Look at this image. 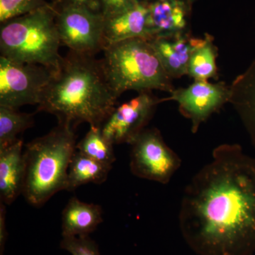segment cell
Segmentation results:
<instances>
[{
    "label": "cell",
    "instance_id": "1",
    "mask_svg": "<svg viewBox=\"0 0 255 255\" xmlns=\"http://www.w3.org/2000/svg\"><path fill=\"white\" fill-rule=\"evenodd\" d=\"M184 241L199 255L255 252V157L222 144L191 178L179 211Z\"/></svg>",
    "mask_w": 255,
    "mask_h": 255
},
{
    "label": "cell",
    "instance_id": "2",
    "mask_svg": "<svg viewBox=\"0 0 255 255\" xmlns=\"http://www.w3.org/2000/svg\"><path fill=\"white\" fill-rule=\"evenodd\" d=\"M100 60L69 51L55 73L38 112L53 114L58 124L102 127L117 107Z\"/></svg>",
    "mask_w": 255,
    "mask_h": 255
},
{
    "label": "cell",
    "instance_id": "3",
    "mask_svg": "<svg viewBox=\"0 0 255 255\" xmlns=\"http://www.w3.org/2000/svg\"><path fill=\"white\" fill-rule=\"evenodd\" d=\"M75 130L58 124L46 135L25 145L22 194L30 205L41 207L66 189L69 165L76 151Z\"/></svg>",
    "mask_w": 255,
    "mask_h": 255
},
{
    "label": "cell",
    "instance_id": "4",
    "mask_svg": "<svg viewBox=\"0 0 255 255\" xmlns=\"http://www.w3.org/2000/svg\"><path fill=\"white\" fill-rule=\"evenodd\" d=\"M103 52L101 65L117 98L130 90L171 94L175 90L149 40L130 38L107 46Z\"/></svg>",
    "mask_w": 255,
    "mask_h": 255
},
{
    "label": "cell",
    "instance_id": "5",
    "mask_svg": "<svg viewBox=\"0 0 255 255\" xmlns=\"http://www.w3.org/2000/svg\"><path fill=\"white\" fill-rule=\"evenodd\" d=\"M61 45L51 4L1 23V56L8 59L42 65L56 73L63 63Z\"/></svg>",
    "mask_w": 255,
    "mask_h": 255
},
{
    "label": "cell",
    "instance_id": "6",
    "mask_svg": "<svg viewBox=\"0 0 255 255\" xmlns=\"http://www.w3.org/2000/svg\"><path fill=\"white\" fill-rule=\"evenodd\" d=\"M55 73L42 65L0 57V106L18 109L23 105H39Z\"/></svg>",
    "mask_w": 255,
    "mask_h": 255
},
{
    "label": "cell",
    "instance_id": "7",
    "mask_svg": "<svg viewBox=\"0 0 255 255\" xmlns=\"http://www.w3.org/2000/svg\"><path fill=\"white\" fill-rule=\"evenodd\" d=\"M130 145V169L135 177L167 184L180 168V157L155 128H145Z\"/></svg>",
    "mask_w": 255,
    "mask_h": 255
},
{
    "label": "cell",
    "instance_id": "8",
    "mask_svg": "<svg viewBox=\"0 0 255 255\" xmlns=\"http://www.w3.org/2000/svg\"><path fill=\"white\" fill-rule=\"evenodd\" d=\"M55 22L62 45L79 54L95 56L105 48L103 15L83 6L55 9Z\"/></svg>",
    "mask_w": 255,
    "mask_h": 255
},
{
    "label": "cell",
    "instance_id": "9",
    "mask_svg": "<svg viewBox=\"0 0 255 255\" xmlns=\"http://www.w3.org/2000/svg\"><path fill=\"white\" fill-rule=\"evenodd\" d=\"M166 102L152 91H142L128 102L116 107L102 124L104 135L114 145L130 144L146 128L157 105Z\"/></svg>",
    "mask_w": 255,
    "mask_h": 255
},
{
    "label": "cell",
    "instance_id": "10",
    "mask_svg": "<svg viewBox=\"0 0 255 255\" xmlns=\"http://www.w3.org/2000/svg\"><path fill=\"white\" fill-rule=\"evenodd\" d=\"M231 90L223 82L194 81L186 88L174 90L165 101H174L180 113L190 121L191 131L196 133L201 124L229 102Z\"/></svg>",
    "mask_w": 255,
    "mask_h": 255
},
{
    "label": "cell",
    "instance_id": "11",
    "mask_svg": "<svg viewBox=\"0 0 255 255\" xmlns=\"http://www.w3.org/2000/svg\"><path fill=\"white\" fill-rule=\"evenodd\" d=\"M148 9L150 39L187 33L191 0H149Z\"/></svg>",
    "mask_w": 255,
    "mask_h": 255
},
{
    "label": "cell",
    "instance_id": "12",
    "mask_svg": "<svg viewBox=\"0 0 255 255\" xmlns=\"http://www.w3.org/2000/svg\"><path fill=\"white\" fill-rule=\"evenodd\" d=\"M201 41V38H194L187 33L155 37L149 40L164 70L172 79L187 75L191 54Z\"/></svg>",
    "mask_w": 255,
    "mask_h": 255
},
{
    "label": "cell",
    "instance_id": "13",
    "mask_svg": "<svg viewBox=\"0 0 255 255\" xmlns=\"http://www.w3.org/2000/svg\"><path fill=\"white\" fill-rule=\"evenodd\" d=\"M148 1L145 0L132 7L105 18V48L114 43L130 38L150 39L147 23Z\"/></svg>",
    "mask_w": 255,
    "mask_h": 255
},
{
    "label": "cell",
    "instance_id": "14",
    "mask_svg": "<svg viewBox=\"0 0 255 255\" xmlns=\"http://www.w3.org/2000/svg\"><path fill=\"white\" fill-rule=\"evenodd\" d=\"M25 163L23 142L19 139L12 145L0 149V199L11 205L22 194Z\"/></svg>",
    "mask_w": 255,
    "mask_h": 255
},
{
    "label": "cell",
    "instance_id": "15",
    "mask_svg": "<svg viewBox=\"0 0 255 255\" xmlns=\"http://www.w3.org/2000/svg\"><path fill=\"white\" fill-rule=\"evenodd\" d=\"M229 103L237 112L255 147V58L230 86Z\"/></svg>",
    "mask_w": 255,
    "mask_h": 255
},
{
    "label": "cell",
    "instance_id": "16",
    "mask_svg": "<svg viewBox=\"0 0 255 255\" xmlns=\"http://www.w3.org/2000/svg\"><path fill=\"white\" fill-rule=\"evenodd\" d=\"M102 222L100 205L71 198L62 213V237L89 236Z\"/></svg>",
    "mask_w": 255,
    "mask_h": 255
},
{
    "label": "cell",
    "instance_id": "17",
    "mask_svg": "<svg viewBox=\"0 0 255 255\" xmlns=\"http://www.w3.org/2000/svg\"><path fill=\"white\" fill-rule=\"evenodd\" d=\"M112 166L107 165L75 151L69 165L65 190L73 191L87 184H101L108 178Z\"/></svg>",
    "mask_w": 255,
    "mask_h": 255
},
{
    "label": "cell",
    "instance_id": "18",
    "mask_svg": "<svg viewBox=\"0 0 255 255\" xmlns=\"http://www.w3.org/2000/svg\"><path fill=\"white\" fill-rule=\"evenodd\" d=\"M216 58L217 49L214 44V38L206 34L191 54L187 75L195 81H208L210 78H216Z\"/></svg>",
    "mask_w": 255,
    "mask_h": 255
},
{
    "label": "cell",
    "instance_id": "19",
    "mask_svg": "<svg viewBox=\"0 0 255 255\" xmlns=\"http://www.w3.org/2000/svg\"><path fill=\"white\" fill-rule=\"evenodd\" d=\"M33 114L18 112V109L0 106V149L12 145L20 138L18 134L33 127Z\"/></svg>",
    "mask_w": 255,
    "mask_h": 255
},
{
    "label": "cell",
    "instance_id": "20",
    "mask_svg": "<svg viewBox=\"0 0 255 255\" xmlns=\"http://www.w3.org/2000/svg\"><path fill=\"white\" fill-rule=\"evenodd\" d=\"M114 145L104 135L101 127H90L85 137L77 143L76 150L98 162L112 167L117 160Z\"/></svg>",
    "mask_w": 255,
    "mask_h": 255
},
{
    "label": "cell",
    "instance_id": "21",
    "mask_svg": "<svg viewBox=\"0 0 255 255\" xmlns=\"http://www.w3.org/2000/svg\"><path fill=\"white\" fill-rule=\"evenodd\" d=\"M47 4L45 0H0V21L28 14Z\"/></svg>",
    "mask_w": 255,
    "mask_h": 255
},
{
    "label": "cell",
    "instance_id": "22",
    "mask_svg": "<svg viewBox=\"0 0 255 255\" xmlns=\"http://www.w3.org/2000/svg\"><path fill=\"white\" fill-rule=\"evenodd\" d=\"M60 248L71 255H101L98 246L90 236L62 237Z\"/></svg>",
    "mask_w": 255,
    "mask_h": 255
},
{
    "label": "cell",
    "instance_id": "23",
    "mask_svg": "<svg viewBox=\"0 0 255 255\" xmlns=\"http://www.w3.org/2000/svg\"><path fill=\"white\" fill-rule=\"evenodd\" d=\"M145 0H98L99 11L107 18Z\"/></svg>",
    "mask_w": 255,
    "mask_h": 255
},
{
    "label": "cell",
    "instance_id": "24",
    "mask_svg": "<svg viewBox=\"0 0 255 255\" xmlns=\"http://www.w3.org/2000/svg\"><path fill=\"white\" fill-rule=\"evenodd\" d=\"M51 5L55 9L65 6H83L100 12L98 0H52Z\"/></svg>",
    "mask_w": 255,
    "mask_h": 255
},
{
    "label": "cell",
    "instance_id": "25",
    "mask_svg": "<svg viewBox=\"0 0 255 255\" xmlns=\"http://www.w3.org/2000/svg\"><path fill=\"white\" fill-rule=\"evenodd\" d=\"M0 204V255L4 254L5 243L7 239L8 233L6 228V206Z\"/></svg>",
    "mask_w": 255,
    "mask_h": 255
}]
</instances>
